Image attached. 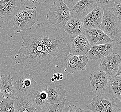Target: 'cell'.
<instances>
[{
	"instance_id": "obj_1",
	"label": "cell",
	"mask_w": 121,
	"mask_h": 112,
	"mask_svg": "<svg viewBox=\"0 0 121 112\" xmlns=\"http://www.w3.org/2000/svg\"><path fill=\"white\" fill-rule=\"evenodd\" d=\"M22 46L14 56L16 63L36 72L52 73L63 67L69 57L73 39L64 29L37 24L23 36Z\"/></svg>"
},
{
	"instance_id": "obj_2",
	"label": "cell",
	"mask_w": 121,
	"mask_h": 112,
	"mask_svg": "<svg viewBox=\"0 0 121 112\" xmlns=\"http://www.w3.org/2000/svg\"><path fill=\"white\" fill-rule=\"evenodd\" d=\"M87 108L92 112H120L121 101L109 93H101L93 98Z\"/></svg>"
},
{
	"instance_id": "obj_3",
	"label": "cell",
	"mask_w": 121,
	"mask_h": 112,
	"mask_svg": "<svg viewBox=\"0 0 121 112\" xmlns=\"http://www.w3.org/2000/svg\"><path fill=\"white\" fill-rule=\"evenodd\" d=\"M46 17L51 23L59 29H63L72 18L70 9L62 0L54 1L46 14Z\"/></svg>"
},
{
	"instance_id": "obj_4",
	"label": "cell",
	"mask_w": 121,
	"mask_h": 112,
	"mask_svg": "<svg viewBox=\"0 0 121 112\" xmlns=\"http://www.w3.org/2000/svg\"><path fill=\"white\" fill-rule=\"evenodd\" d=\"M11 82L17 98L29 96L37 84L31 74L22 72L14 73Z\"/></svg>"
},
{
	"instance_id": "obj_5",
	"label": "cell",
	"mask_w": 121,
	"mask_h": 112,
	"mask_svg": "<svg viewBox=\"0 0 121 112\" xmlns=\"http://www.w3.org/2000/svg\"><path fill=\"white\" fill-rule=\"evenodd\" d=\"M104 10V16L99 29L115 42L120 40L121 21L111 11Z\"/></svg>"
},
{
	"instance_id": "obj_6",
	"label": "cell",
	"mask_w": 121,
	"mask_h": 112,
	"mask_svg": "<svg viewBox=\"0 0 121 112\" xmlns=\"http://www.w3.org/2000/svg\"><path fill=\"white\" fill-rule=\"evenodd\" d=\"M38 21L35 9L21 10L14 17L13 29L17 33L30 31L32 30V26Z\"/></svg>"
},
{
	"instance_id": "obj_7",
	"label": "cell",
	"mask_w": 121,
	"mask_h": 112,
	"mask_svg": "<svg viewBox=\"0 0 121 112\" xmlns=\"http://www.w3.org/2000/svg\"><path fill=\"white\" fill-rule=\"evenodd\" d=\"M28 97L35 108L36 110H41L48 103V90L46 83L36 85Z\"/></svg>"
},
{
	"instance_id": "obj_8",
	"label": "cell",
	"mask_w": 121,
	"mask_h": 112,
	"mask_svg": "<svg viewBox=\"0 0 121 112\" xmlns=\"http://www.w3.org/2000/svg\"><path fill=\"white\" fill-rule=\"evenodd\" d=\"M97 7V3L95 0H78L70 9L72 18L82 21L87 14Z\"/></svg>"
},
{
	"instance_id": "obj_9",
	"label": "cell",
	"mask_w": 121,
	"mask_h": 112,
	"mask_svg": "<svg viewBox=\"0 0 121 112\" xmlns=\"http://www.w3.org/2000/svg\"><path fill=\"white\" fill-rule=\"evenodd\" d=\"M121 62V57L118 53H112L101 60L99 67L107 76H116Z\"/></svg>"
},
{
	"instance_id": "obj_10",
	"label": "cell",
	"mask_w": 121,
	"mask_h": 112,
	"mask_svg": "<svg viewBox=\"0 0 121 112\" xmlns=\"http://www.w3.org/2000/svg\"><path fill=\"white\" fill-rule=\"evenodd\" d=\"M48 90V103H58L66 101V95L63 85L55 82H46Z\"/></svg>"
},
{
	"instance_id": "obj_11",
	"label": "cell",
	"mask_w": 121,
	"mask_h": 112,
	"mask_svg": "<svg viewBox=\"0 0 121 112\" xmlns=\"http://www.w3.org/2000/svg\"><path fill=\"white\" fill-rule=\"evenodd\" d=\"M84 34L91 46L111 44L113 41L100 29H85Z\"/></svg>"
},
{
	"instance_id": "obj_12",
	"label": "cell",
	"mask_w": 121,
	"mask_h": 112,
	"mask_svg": "<svg viewBox=\"0 0 121 112\" xmlns=\"http://www.w3.org/2000/svg\"><path fill=\"white\" fill-rule=\"evenodd\" d=\"M90 84L92 92L95 94L104 90L109 85V79L103 71H95L90 76Z\"/></svg>"
},
{
	"instance_id": "obj_13",
	"label": "cell",
	"mask_w": 121,
	"mask_h": 112,
	"mask_svg": "<svg viewBox=\"0 0 121 112\" xmlns=\"http://www.w3.org/2000/svg\"><path fill=\"white\" fill-rule=\"evenodd\" d=\"M91 47L84 34L80 35L73 39L71 43L69 55H86Z\"/></svg>"
},
{
	"instance_id": "obj_14",
	"label": "cell",
	"mask_w": 121,
	"mask_h": 112,
	"mask_svg": "<svg viewBox=\"0 0 121 112\" xmlns=\"http://www.w3.org/2000/svg\"><path fill=\"white\" fill-rule=\"evenodd\" d=\"M88 61L89 59L86 55L70 56L66 63L65 71L71 74H74L84 71Z\"/></svg>"
},
{
	"instance_id": "obj_15",
	"label": "cell",
	"mask_w": 121,
	"mask_h": 112,
	"mask_svg": "<svg viewBox=\"0 0 121 112\" xmlns=\"http://www.w3.org/2000/svg\"><path fill=\"white\" fill-rule=\"evenodd\" d=\"M104 16L103 10L97 7L82 20L85 29H99Z\"/></svg>"
},
{
	"instance_id": "obj_16",
	"label": "cell",
	"mask_w": 121,
	"mask_h": 112,
	"mask_svg": "<svg viewBox=\"0 0 121 112\" xmlns=\"http://www.w3.org/2000/svg\"><path fill=\"white\" fill-rule=\"evenodd\" d=\"M113 47L112 43L91 46L86 56L88 59L99 61L112 54Z\"/></svg>"
},
{
	"instance_id": "obj_17",
	"label": "cell",
	"mask_w": 121,
	"mask_h": 112,
	"mask_svg": "<svg viewBox=\"0 0 121 112\" xmlns=\"http://www.w3.org/2000/svg\"><path fill=\"white\" fill-rule=\"evenodd\" d=\"M21 3L18 0H9L5 7L0 10V22H10L19 11Z\"/></svg>"
},
{
	"instance_id": "obj_18",
	"label": "cell",
	"mask_w": 121,
	"mask_h": 112,
	"mask_svg": "<svg viewBox=\"0 0 121 112\" xmlns=\"http://www.w3.org/2000/svg\"><path fill=\"white\" fill-rule=\"evenodd\" d=\"M84 30L82 21L73 18L67 22L64 29V31L73 39L84 34Z\"/></svg>"
},
{
	"instance_id": "obj_19",
	"label": "cell",
	"mask_w": 121,
	"mask_h": 112,
	"mask_svg": "<svg viewBox=\"0 0 121 112\" xmlns=\"http://www.w3.org/2000/svg\"><path fill=\"white\" fill-rule=\"evenodd\" d=\"M0 91L5 98L14 100L17 98L10 75L3 74L0 76Z\"/></svg>"
},
{
	"instance_id": "obj_20",
	"label": "cell",
	"mask_w": 121,
	"mask_h": 112,
	"mask_svg": "<svg viewBox=\"0 0 121 112\" xmlns=\"http://www.w3.org/2000/svg\"><path fill=\"white\" fill-rule=\"evenodd\" d=\"M15 112H34L36 109L30 101L28 96L16 98L13 101Z\"/></svg>"
},
{
	"instance_id": "obj_21",
	"label": "cell",
	"mask_w": 121,
	"mask_h": 112,
	"mask_svg": "<svg viewBox=\"0 0 121 112\" xmlns=\"http://www.w3.org/2000/svg\"><path fill=\"white\" fill-rule=\"evenodd\" d=\"M109 94L121 101V77L115 76L112 77L109 82Z\"/></svg>"
},
{
	"instance_id": "obj_22",
	"label": "cell",
	"mask_w": 121,
	"mask_h": 112,
	"mask_svg": "<svg viewBox=\"0 0 121 112\" xmlns=\"http://www.w3.org/2000/svg\"><path fill=\"white\" fill-rule=\"evenodd\" d=\"M64 108V103H47L41 110L42 112H62Z\"/></svg>"
},
{
	"instance_id": "obj_23",
	"label": "cell",
	"mask_w": 121,
	"mask_h": 112,
	"mask_svg": "<svg viewBox=\"0 0 121 112\" xmlns=\"http://www.w3.org/2000/svg\"><path fill=\"white\" fill-rule=\"evenodd\" d=\"M14 100L4 98L0 104V112H15Z\"/></svg>"
},
{
	"instance_id": "obj_24",
	"label": "cell",
	"mask_w": 121,
	"mask_h": 112,
	"mask_svg": "<svg viewBox=\"0 0 121 112\" xmlns=\"http://www.w3.org/2000/svg\"><path fill=\"white\" fill-rule=\"evenodd\" d=\"M98 7L103 10L111 11L115 6L114 0H96Z\"/></svg>"
},
{
	"instance_id": "obj_25",
	"label": "cell",
	"mask_w": 121,
	"mask_h": 112,
	"mask_svg": "<svg viewBox=\"0 0 121 112\" xmlns=\"http://www.w3.org/2000/svg\"><path fill=\"white\" fill-rule=\"evenodd\" d=\"M21 4L29 10H33L40 4L39 0H21Z\"/></svg>"
},
{
	"instance_id": "obj_26",
	"label": "cell",
	"mask_w": 121,
	"mask_h": 112,
	"mask_svg": "<svg viewBox=\"0 0 121 112\" xmlns=\"http://www.w3.org/2000/svg\"><path fill=\"white\" fill-rule=\"evenodd\" d=\"M85 110L75 105H70L66 108H65L62 112H83Z\"/></svg>"
},
{
	"instance_id": "obj_27",
	"label": "cell",
	"mask_w": 121,
	"mask_h": 112,
	"mask_svg": "<svg viewBox=\"0 0 121 112\" xmlns=\"http://www.w3.org/2000/svg\"><path fill=\"white\" fill-rule=\"evenodd\" d=\"M112 12L121 21V4L115 5L112 9Z\"/></svg>"
},
{
	"instance_id": "obj_28",
	"label": "cell",
	"mask_w": 121,
	"mask_h": 112,
	"mask_svg": "<svg viewBox=\"0 0 121 112\" xmlns=\"http://www.w3.org/2000/svg\"><path fill=\"white\" fill-rule=\"evenodd\" d=\"M64 3L65 4V5L67 6L69 9H71L75 5L78 0H63Z\"/></svg>"
},
{
	"instance_id": "obj_29",
	"label": "cell",
	"mask_w": 121,
	"mask_h": 112,
	"mask_svg": "<svg viewBox=\"0 0 121 112\" xmlns=\"http://www.w3.org/2000/svg\"><path fill=\"white\" fill-rule=\"evenodd\" d=\"M53 77L55 81L62 80L63 79V75L62 74L56 73L53 74Z\"/></svg>"
},
{
	"instance_id": "obj_30",
	"label": "cell",
	"mask_w": 121,
	"mask_h": 112,
	"mask_svg": "<svg viewBox=\"0 0 121 112\" xmlns=\"http://www.w3.org/2000/svg\"><path fill=\"white\" fill-rule=\"evenodd\" d=\"M9 0H0V10L2 9L3 8L5 7L7 5L8 3L9 2Z\"/></svg>"
},
{
	"instance_id": "obj_31",
	"label": "cell",
	"mask_w": 121,
	"mask_h": 112,
	"mask_svg": "<svg viewBox=\"0 0 121 112\" xmlns=\"http://www.w3.org/2000/svg\"><path fill=\"white\" fill-rule=\"evenodd\" d=\"M116 76H119L121 77V62L119 66V69L116 75Z\"/></svg>"
},
{
	"instance_id": "obj_32",
	"label": "cell",
	"mask_w": 121,
	"mask_h": 112,
	"mask_svg": "<svg viewBox=\"0 0 121 112\" xmlns=\"http://www.w3.org/2000/svg\"><path fill=\"white\" fill-rule=\"evenodd\" d=\"M4 97L2 95V94L1 93L0 91V104L2 102L3 100L4 99Z\"/></svg>"
},
{
	"instance_id": "obj_33",
	"label": "cell",
	"mask_w": 121,
	"mask_h": 112,
	"mask_svg": "<svg viewBox=\"0 0 121 112\" xmlns=\"http://www.w3.org/2000/svg\"><path fill=\"white\" fill-rule=\"evenodd\" d=\"M34 112H42L41 110H36Z\"/></svg>"
},
{
	"instance_id": "obj_34",
	"label": "cell",
	"mask_w": 121,
	"mask_h": 112,
	"mask_svg": "<svg viewBox=\"0 0 121 112\" xmlns=\"http://www.w3.org/2000/svg\"><path fill=\"white\" fill-rule=\"evenodd\" d=\"M83 112H92L90 111V110H87V111H86V110H84Z\"/></svg>"
},
{
	"instance_id": "obj_35",
	"label": "cell",
	"mask_w": 121,
	"mask_h": 112,
	"mask_svg": "<svg viewBox=\"0 0 121 112\" xmlns=\"http://www.w3.org/2000/svg\"><path fill=\"white\" fill-rule=\"evenodd\" d=\"M119 41H120V43H121V37H120V40H119Z\"/></svg>"
},
{
	"instance_id": "obj_36",
	"label": "cell",
	"mask_w": 121,
	"mask_h": 112,
	"mask_svg": "<svg viewBox=\"0 0 121 112\" xmlns=\"http://www.w3.org/2000/svg\"></svg>"
},
{
	"instance_id": "obj_37",
	"label": "cell",
	"mask_w": 121,
	"mask_h": 112,
	"mask_svg": "<svg viewBox=\"0 0 121 112\" xmlns=\"http://www.w3.org/2000/svg\"></svg>"
}]
</instances>
